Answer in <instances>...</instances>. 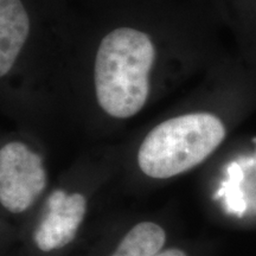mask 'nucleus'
I'll return each instance as SVG.
<instances>
[{
	"label": "nucleus",
	"instance_id": "obj_7",
	"mask_svg": "<svg viewBox=\"0 0 256 256\" xmlns=\"http://www.w3.org/2000/svg\"><path fill=\"white\" fill-rule=\"evenodd\" d=\"M156 256H188L183 250L180 249H168V250L159 252Z\"/></svg>",
	"mask_w": 256,
	"mask_h": 256
},
{
	"label": "nucleus",
	"instance_id": "obj_1",
	"mask_svg": "<svg viewBox=\"0 0 256 256\" xmlns=\"http://www.w3.org/2000/svg\"><path fill=\"white\" fill-rule=\"evenodd\" d=\"M154 58L151 38L136 28H115L101 40L94 81L98 102L106 113L127 119L142 110Z\"/></svg>",
	"mask_w": 256,
	"mask_h": 256
},
{
	"label": "nucleus",
	"instance_id": "obj_4",
	"mask_svg": "<svg viewBox=\"0 0 256 256\" xmlns=\"http://www.w3.org/2000/svg\"><path fill=\"white\" fill-rule=\"evenodd\" d=\"M48 215L34 232V242L43 252L60 249L70 243L81 226L87 209V200L81 194L66 196L62 190L51 194Z\"/></svg>",
	"mask_w": 256,
	"mask_h": 256
},
{
	"label": "nucleus",
	"instance_id": "obj_2",
	"mask_svg": "<svg viewBox=\"0 0 256 256\" xmlns=\"http://www.w3.org/2000/svg\"><path fill=\"white\" fill-rule=\"evenodd\" d=\"M224 136L223 122L212 114L172 118L147 134L138 152V164L151 178L174 177L204 162Z\"/></svg>",
	"mask_w": 256,
	"mask_h": 256
},
{
	"label": "nucleus",
	"instance_id": "obj_3",
	"mask_svg": "<svg viewBox=\"0 0 256 256\" xmlns=\"http://www.w3.org/2000/svg\"><path fill=\"white\" fill-rule=\"evenodd\" d=\"M42 158L24 144L8 142L0 151V202L10 212L28 210L46 188Z\"/></svg>",
	"mask_w": 256,
	"mask_h": 256
},
{
	"label": "nucleus",
	"instance_id": "obj_6",
	"mask_svg": "<svg viewBox=\"0 0 256 256\" xmlns=\"http://www.w3.org/2000/svg\"><path fill=\"white\" fill-rule=\"evenodd\" d=\"M166 234L158 224L142 222L133 226L112 256H156L164 247Z\"/></svg>",
	"mask_w": 256,
	"mask_h": 256
},
{
	"label": "nucleus",
	"instance_id": "obj_5",
	"mask_svg": "<svg viewBox=\"0 0 256 256\" xmlns=\"http://www.w3.org/2000/svg\"><path fill=\"white\" fill-rule=\"evenodd\" d=\"M30 32V19L20 0H0V76L8 75Z\"/></svg>",
	"mask_w": 256,
	"mask_h": 256
}]
</instances>
